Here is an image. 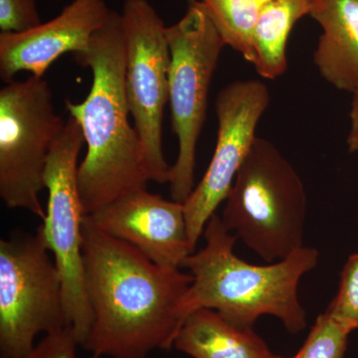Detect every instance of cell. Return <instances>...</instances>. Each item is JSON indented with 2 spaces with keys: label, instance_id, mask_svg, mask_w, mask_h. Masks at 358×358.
Returning <instances> with one entry per match:
<instances>
[{
  "label": "cell",
  "instance_id": "52a82bcc",
  "mask_svg": "<svg viewBox=\"0 0 358 358\" xmlns=\"http://www.w3.org/2000/svg\"><path fill=\"white\" fill-rule=\"evenodd\" d=\"M65 124L44 77L13 80L0 90V197L6 207L43 220L45 169Z\"/></svg>",
  "mask_w": 358,
  "mask_h": 358
},
{
  "label": "cell",
  "instance_id": "30bf717a",
  "mask_svg": "<svg viewBox=\"0 0 358 358\" xmlns=\"http://www.w3.org/2000/svg\"><path fill=\"white\" fill-rule=\"evenodd\" d=\"M270 102V90L260 80H238L219 91L215 101V150L203 178L183 203L192 254L196 252L207 222L229 194Z\"/></svg>",
  "mask_w": 358,
  "mask_h": 358
},
{
  "label": "cell",
  "instance_id": "ffe728a7",
  "mask_svg": "<svg viewBox=\"0 0 358 358\" xmlns=\"http://www.w3.org/2000/svg\"><path fill=\"white\" fill-rule=\"evenodd\" d=\"M78 343L71 327H65L56 333L47 334L37 343L31 352L22 358H79ZM89 358H100L92 355Z\"/></svg>",
  "mask_w": 358,
  "mask_h": 358
},
{
  "label": "cell",
  "instance_id": "7c38bea8",
  "mask_svg": "<svg viewBox=\"0 0 358 358\" xmlns=\"http://www.w3.org/2000/svg\"><path fill=\"white\" fill-rule=\"evenodd\" d=\"M110 9L105 0H72L53 20L20 33L0 32V78L13 81L20 72L44 77L66 53H85L105 25Z\"/></svg>",
  "mask_w": 358,
  "mask_h": 358
},
{
  "label": "cell",
  "instance_id": "9a60e30c",
  "mask_svg": "<svg viewBox=\"0 0 358 358\" xmlns=\"http://www.w3.org/2000/svg\"><path fill=\"white\" fill-rule=\"evenodd\" d=\"M310 0H268L251 39L252 61L264 79L275 80L288 69L287 44L294 24L310 15Z\"/></svg>",
  "mask_w": 358,
  "mask_h": 358
},
{
  "label": "cell",
  "instance_id": "2e32d148",
  "mask_svg": "<svg viewBox=\"0 0 358 358\" xmlns=\"http://www.w3.org/2000/svg\"><path fill=\"white\" fill-rule=\"evenodd\" d=\"M213 21L226 46L251 63V39L268 0H199Z\"/></svg>",
  "mask_w": 358,
  "mask_h": 358
},
{
  "label": "cell",
  "instance_id": "d6986e66",
  "mask_svg": "<svg viewBox=\"0 0 358 358\" xmlns=\"http://www.w3.org/2000/svg\"><path fill=\"white\" fill-rule=\"evenodd\" d=\"M41 23L38 0H0L1 32H24Z\"/></svg>",
  "mask_w": 358,
  "mask_h": 358
},
{
  "label": "cell",
  "instance_id": "8fae6325",
  "mask_svg": "<svg viewBox=\"0 0 358 358\" xmlns=\"http://www.w3.org/2000/svg\"><path fill=\"white\" fill-rule=\"evenodd\" d=\"M101 230L162 268H180L192 255L185 205L147 189L124 195L88 215Z\"/></svg>",
  "mask_w": 358,
  "mask_h": 358
},
{
  "label": "cell",
  "instance_id": "8992f818",
  "mask_svg": "<svg viewBox=\"0 0 358 358\" xmlns=\"http://www.w3.org/2000/svg\"><path fill=\"white\" fill-rule=\"evenodd\" d=\"M41 226L0 240V358H22L39 334L68 327L62 280Z\"/></svg>",
  "mask_w": 358,
  "mask_h": 358
},
{
  "label": "cell",
  "instance_id": "3957f363",
  "mask_svg": "<svg viewBox=\"0 0 358 358\" xmlns=\"http://www.w3.org/2000/svg\"><path fill=\"white\" fill-rule=\"evenodd\" d=\"M203 235L204 248L182 264L193 278L180 303L183 322L195 310L209 308L241 329H253L262 315L277 317L291 334L306 329L307 312L299 299V284L317 267V249L303 246L284 260L257 266L234 253L238 238L217 214L207 222Z\"/></svg>",
  "mask_w": 358,
  "mask_h": 358
},
{
  "label": "cell",
  "instance_id": "4fadbf2b",
  "mask_svg": "<svg viewBox=\"0 0 358 358\" xmlns=\"http://www.w3.org/2000/svg\"><path fill=\"white\" fill-rule=\"evenodd\" d=\"M322 27L313 63L339 91L358 89V0H310V15Z\"/></svg>",
  "mask_w": 358,
  "mask_h": 358
},
{
  "label": "cell",
  "instance_id": "7402d4cb",
  "mask_svg": "<svg viewBox=\"0 0 358 358\" xmlns=\"http://www.w3.org/2000/svg\"><path fill=\"white\" fill-rule=\"evenodd\" d=\"M278 358H280V357H278Z\"/></svg>",
  "mask_w": 358,
  "mask_h": 358
},
{
  "label": "cell",
  "instance_id": "9c48e42d",
  "mask_svg": "<svg viewBox=\"0 0 358 358\" xmlns=\"http://www.w3.org/2000/svg\"><path fill=\"white\" fill-rule=\"evenodd\" d=\"M126 49V94L150 181L169 183L162 148L171 65L166 26L148 0H124L121 13Z\"/></svg>",
  "mask_w": 358,
  "mask_h": 358
},
{
  "label": "cell",
  "instance_id": "e0dca14e",
  "mask_svg": "<svg viewBox=\"0 0 358 358\" xmlns=\"http://www.w3.org/2000/svg\"><path fill=\"white\" fill-rule=\"evenodd\" d=\"M352 333L324 312L317 317L301 350L291 358H343Z\"/></svg>",
  "mask_w": 358,
  "mask_h": 358
},
{
  "label": "cell",
  "instance_id": "277c9868",
  "mask_svg": "<svg viewBox=\"0 0 358 358\" xmlns=\"http://www.w3.org/2000/svg\"><path fill=\"white\" fill-rule=\"evenodd\" d=\"M225 201L226 229L266 262L284 260L305 246V185L272 141L257 136Z\"/></svg>",
  "mask_w": 358,
  "mask_h": 358
},
{
  "label": "cell",
  "instance_id": "5b68a950",
  "mask_svg": "<svg viewBox=\"0 0 358 358\" xmlns=\"http://www.w3.org/2000/svg\"><path fill=\"white\" fill-rule=\"evenodd\" d=\"M166 38L171 128L178 141L169 190L171 199L185 203L195 187L197 143L206 120L212 79L226 44L199 0H188L185 15L166 26Z\"/></svg>",
  "mask_w": 358,
  "mask_h": 358
},
{
  "label": "cell",
  "instance_id": "44dd1931",
  "mask_svg": "<svg viewBox=\"0 0 358 358\" xmlns=\"http://www.w3.org/2000/svg\"><path fill=\"white\" fill-rule=\"evenodd\" d=\"M350 117V127L346 138V145L350 154H358V89L352 93Z\"/></svg>",
  "mask_w": 358,
  "mask_h": 358
},
{
  "label": "cell",
  "instance_id": "7a4b0ae2",
  "mask_svg": "<svg viewBox=\"0 0 358 358\" xmlns=\"http://www.w3.org/2000/svg\"><path fill=\"white\" fill-rule=\"evenodd\" d=\"M75 60L93 75L86 99L65 103L87 143L78 185L85 213L90 215L124 195L147 189L150 182L140 138L129 120L121 13L110 11L107 22L92 37L89 50L75 55Z\"/></svg>",
  "mask_w": 358,
  "mask_h": 358
},
{
  "label": "cell",
  "instance_id": "ac0fdd59",
  "mask_svg": "<svg viewBox=\"0 0 358 358\" xmlns=\"http://www.w3.org/2000/svg\"><path fill=\"white\" fill-rule=\"evenodd\" d=\"M326 312L353 331L358 329V253L346 261L341 284Z\"/></svg>",
  "mask_w": 358,
  "mask_h": 358
},
{
  "label": "cell",
  "instance_id": "5bb4252c",
  "mask_svg": "<svg viewBox=\"0 0 358 358\" xmlns=\"http://www.w3.org/2000/svg\"><path fill=\"white\" fill-rule=\"evenodd\" d=\"M173 346L193 358H278L253 329L234 326L209 308L186 317Z\"/></svg>",
  "mask_w": 358,
  "mask_h": 358
},
{
  "label": "cell",
  "instance_id": "ba28073f",
  "mask_svg": "<svg viewBox=\"0 0 358 358\" xmlns=\"http://www.w3.org/2000/svg\"><path fill=\"white\" fill-rule=\"evenodd\" d=\"M84 143L81 127L69 115L47 160L44 185L48 201L40 225L62 280L68 327L81 348L93 322L85 282L83 224L87 214L78 185V157Z\"/></svg>",
  "mask_w": 358,
  "mask_h": 358
},
{
  "label": "cell",
  "instance_id": "6da1fadb",
  "mask_svg": "<svg viewBox=\"0 0 358 358\" xmlns=\"http://www.w3.org/2000/svg\"><path fill=\"white\" fill-rule=\"evenodd\" d=\"M83 258L93 313L83 348L110 358H148L155 350H171L183 324L180 303L192 275L160 267L88 215Z\"/></svg>",
  "mask_w": 358,
  "mask_h": 358
}]
</instances>
